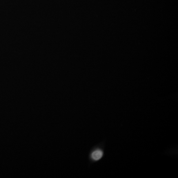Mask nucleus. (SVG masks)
<instances>
[{
	"instance_id": "1",
	"label": "nucleus",
	"mask_w": 178,
	"mask_h": 178,
	"mask_svg": "<svg viewBox=\"0 0 178 178\" xmlns=\"http://www.w3.org/2000/svg\"><path fill=\"white\" fill-rule=\"evenodd\" d=\"M103 156V152L101 150H95L91 154V158L94 160H99Z\"/></svg>"
}]
</instances>
